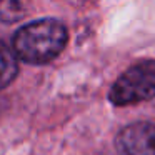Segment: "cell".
I'll return each instance as SVG.
<instances>
[{
    "label": "cell",
    "mask_w": 155,
    "mask_h": 155,
    "mask_svg": "<svg viewBox=\"0 0 155 155\" xmlns=\"http://www.w3.org/2000/svg\"><path fill=\"white\" fill-rule=\"evenodd\" d=\"M155 98V60H140L130 65L114 82L108 92L110 104L127 107Z\"/></svg>",
    "instance_id": "7a4b0ae2"
},
{
    "label": "cell",
    "mask_w": 155,
    "mask_h": 155,
    "mask_svg": "<svg viewBox=\"0 0 155 155\" xmlns=\"http://www.w3.org/2000/svg\"><path fill=\"white\" fill-rule=\"evenodd\" d=\"M18 75V60L4 42H0V90L7 88Z\"/></svg>",
    "instance_id": "277c9868"
},
{
    "label": "cell",
    "mask_w": 155,
    "mask_h": 155,
    "mask_svg": "<svg viewBox=\"0 0 155 155\" xmlns=\"http://www.w3.org/2000/svg\"><path fill=\"white\" fill-rule=\"evenodd\" d=\"M117 147L122 155H155V124L134 122L117 134Z\"/></svg>",
    "instance_id": "3957f363"
},
{
    "label": "cell",
    "mask_w": 155,
    "mask_h": 155,
    "mask_svg": "<svg viewBox=\"0 0 155 155\" xmlns=\"http://www.w3.org/2000/svg\"><path fill=\"white\" fill-rule=\"evenodd\" d=\"M27 14V5L18 0H0V20L5 24H15Z\"/></svg>",
    "instance_id": "5b68a950"
},
{
    "label": "cell",
    "mask_w": 155,
    "mask_h": 155,
    "mask_svg": "<svg viewBox=\"0 0 155 155\" xmlns=\"http://www.w3.org/2000/svg\"><path fill=\"white\" fill-rule=\"evenodd\" d=\"M68 42L67 27L57 18H40L20 27L12 37V52L30 65H45L64 52Z\"/></svg>",
    "instance_id": "6da1fadb"
}]
</instances>
